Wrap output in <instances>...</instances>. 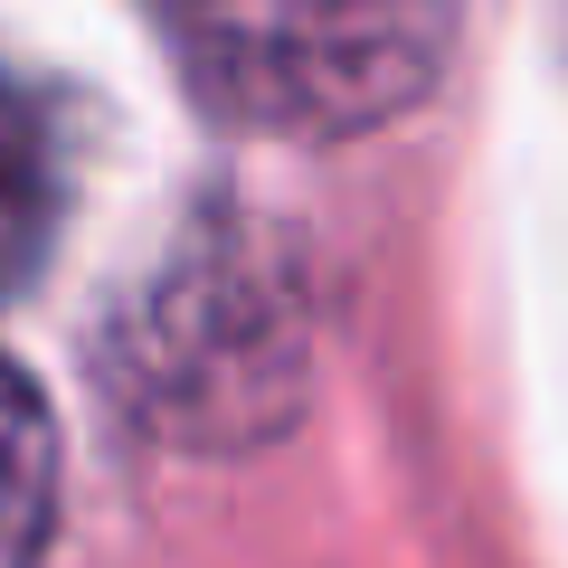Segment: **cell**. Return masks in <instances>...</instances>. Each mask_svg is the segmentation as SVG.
<instances>
[{"mask_svg":"<svg viewBox=\"0 0 568 568\" xmlns=\"http://www.w3.org/2000/svg\"><path fill=\"white\" fill-rule=\"evenodd\" d=\"M48 209H58V171H48V133L29 95L0 85V294H20V275L48 246Z\"/></svg>","mask_w":568,"mask_h":568,"instance_id":"3","label":"cell"},{"mask_svg":"<svg viewBox=\"0 0 568 568\" xmlns=\"http://www.w3.org/2000/svg\"><path fill=\"white\" fill-rule=\"evenodd\" d=\"M181 67L227 123L369 133L436 85L455 0H171Z\"/></svg>","mask_w":568,"mask_h":568,"instance_id":"1","label":"cell"},{"mask_svg":"<svg viewBox=\"0 0 568 568\" xmlns=\"http://www.w3.org/2000/svg\"><path fill=\"white\" fill-rule=\"evenodd\" d=\"M58 521V436L20 369L0 361V568H29Z\"/></svg>","mask_w":568,"mask_h":568,"instance_id":"2","label":"cell"}]
</instances>
